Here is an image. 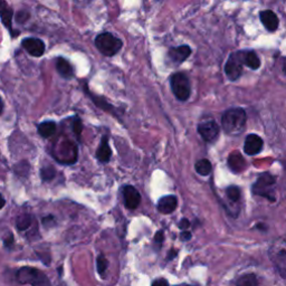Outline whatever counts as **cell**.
<instances>
[{
  "label": "cell",
  "instance_id": "1",
  "mask_svg": "<svg viewBox=\"0 0 286 286\" xmlns=\"http://www.w3.org/2000/svg\"><path fill=\"white\" fill-rule=\"evenodd\" d=\"M246 113L241 107H234L226 111L222 117V125L226 133L240 134L245 129Z\"/></svg>",
  "mask_w": 286,
  "mask_h": 286
},
{
  "label": "cell",
  "instance_id": "2",
  "mask_svg": "<svg viewBox=\"0 0 286 286\" xmlns=\"http://www.w3.org/2000/svg\"><path fill=\"white\" fill-rule=\"evenodd\" d=\"M94 45L104 56L112 57L121 51L123 41L114 34L104 32L99 34L94 39Z\"/></svg>",
  "mask_w": 286,
  "mask_h": 286
},
{
  "label": "cell",
  "instance_id": "3",
  "mask_svg": "<svg viewBox=\"0 0 286 286\" xmlns=\"http://www.w3.org/2000/svg\"><path fill=\"white\" fill-rule=\"evenodd\" d=\"M268 254L281 276L286 278V235L275 241Z\"/></svg>",
  "mask_w": 286,
  "mask_h": 286
},
{
  "label": "cell",
  "instance_id": "4",
  "mask_svg": "<svg viewBox=\"0 0 286 286\" xmlns=\"http://www.w3.org/2000/svg\"><path fill=\"white\" fill-rule=\"evenodd\" d=\"M18 282L32 286H52L51 281L45 274L34 267H22L17 272Z\"/></svg>",
  "mask_w": 286,
  "mask_h": 286
},
{
  "label": "cell",
  "instance_id": "5",
  "mask_svg": "<svg viewBox=\"0 0 286 286\" xmlns=\"http://www.w3.org/2000/svg\"><path fill=\"white\" fill-rule=\"evenodd\" d=\"M275 183V178L271 174H268V172H264L258 177L257 181L253 184V194L264 197L270 201H275V190H274Z\"/></svg>",
  "mask_w": 286,
  "mask_h": 286
},
{
  "label": "cell",
  "instance_id": "6",
  "mask_svg": "<svg viewBox=\"0 0 286 286\" xmlns=\"http://www.w3.org/2000/svg\"><path fill=\"white\" fill-rule=\"evenodd\" d=\"M170 86L172 93L179 101H187L192 94V86L190 81L186 74L183 73H175L170 77Z\"/></svg>",
  "mask_w": 286,
  "mask_h": 286
},
{
  "label": "cell",
  "instance_id": "7",
  "mask_svg": "<svg viewBox=\"0 0 286 286\" xmlns=\"http://www.w3.org/2000/svg\"><path fill=\"white\" fill-rule=\"evenodd\" d=\"M82 85H83V89H84V93L87 95L89 99H91L92 102L95 105H97L99 109L103 110L106 113H109V114H112L113 116L116 117L118 121L122 122V112H121L120 109H118V107H116V106H114L113 104L107 102V100L105 98L99 97V95H97L95 93H92L91 91H89L88 85H87V82L85 80L82 81Z\"/></svg>",
  "mask_w": 286,
  "mask_h": 286
},
{
  "label": "cell",
  "instance_id": "8",
  "mask_svg": "<svg viewBox=\"0 0 286 286\" xmlns=\"http://www.w3.org/2000/svg\"><path fill=\"white\" fill-rule=\"evenodd\" d=\"M244 53L238 52L231 54L227 63L225 65V73L230 81H237L243 72Z\"/></svg>",
  "mask_w": 286,
  "mask_h": 286
},
{
  "label": "cell",
  "instance_id": "9",
  "mask_svg": "<svg viewBox=\"0 0 286 286\" xmlns=\"http://www.w3.org/2000/svg\"><path fill=\"white\" fill-rule=\"evenodd\" d=\"M122 195H123V201L124 206L127 209L134 210L138 208L141 204V195L136 190L135 187L127 184L122 188Z\"/></svg>",
  "mask_w": 286,
  "mask_h": 286
},
{
  "label": "cell",
  "instance_id": "10",
  "mask_svg": "<svg viewBox=\"0 0 286 286\" xmlns=\"http://www.w3.org/2000/svg\"><path fill=\"white\" fill-rule=\"evenodd\" d=\"M21 47L29 54V55L34 57L43 56L46 50L44 41L35 37L23 38L21 41Z\"/></svg>",
  "mask_w": 286,
  "mask_h": 286
},
{
  "label": "cell",
  "instance_id": "11",
  "mask_svg": "<svg viewBox=\"0 0 286 286\" xmlns=\"http://www.w3.org/2000/svg\"><path fill=\"white\" fill-rule=\"evenodd\" d=\"M198 132L205 141L212 142L219 134V125L212 120L202 122L198 125Z\"/></svg>",
  "mask_w": 286,
  "mask_h": 286
},
{
  "label": "cell",
  "instance_id": "12",
  "mask_svg": "<svg viewBox=\"0 0 286 286\" xmlns=\"http://www.w3.org/2000/svg\"><path fill=\"white\" fill-rule=\"evenodd\" d=\"M111 157H112V150L109 145V136L103 135L102 139H101L98 150L95 152V158L98 159L100 163L105 164L110 162Z\"/></svg>",
  "mask_w": 286,
  "mask_h": 286
},
{
  "label": "cell",
  "instance_id": "13",
  "mask_svg": "<svg viewBox=\"0 0 286 286\" xmlns=\"http://www.w3.org/2000/svg\"><path fill=\"white\" fill-rule=\"evenodd\" d=\"M177 206H178L177 197L174 195H168V196L161 197V198L158 200L157 209L161 213L169 214L177 209Z\"/></svg>",
  "mask_w": 286,
  "mask_h": 286
},
{
  "label": "cell",
  "instance_id": "14",
  "mask_svg": "<svg viewBox=\"0 0 286 286\" xmlns=\"http://www.w3.org/2000/svg\"><path fill=\"white\" fill-rule=\"evenodd\" d=\"M263 149V140L256 134H249L245 140V145H244V152L248 156H255L261 151Z\"/></svg>",
  "mask_w": 286,
  "mask_h": 286
},
{
  "label": "cell",
  "instance_id": "15",
  "mask_svg": "<svg viewBox=\"0 0 286 286\" xmlns=\"http://www.w3.org/2000/svg\"><path fill=\"white\" fill-rule=\"evenodd\" d=\"M192 49L188 45H181L179 47H172L169 50L168 55L170 59L176 64H181L190 56Z\"/></svg>",
  "mask_w": 286,
  "mask_h": 286
},
{
  "label": "cell",
  "instance_id": "16",
  "mask_svg": "<svg viewBox=\"0 0 286 286\" xmlns=\"http://www.w3.org/2000/svg\"><path fill=\"white\" fill-rule=\"evenodd\" d=\"M259 17H260L261 23H263L268 32H275L278 28L279 20L274 11H272V10L260 11Z\"/></svg>",
  "mask_w": 286,
  "mask_h": 286
},
{
  "label": "cell",
  "instance_id": "17",
  "mask_svg": "<svg viewBox=\"0 0 286 286\" xmlns=\"http://www.w3.org/2000/svg\"><path fill=\"white\" fill-rule=\"evenodd\" d=\"M57 73L61 75L65 80H70L74 77V68L70 63L64 57H57L55 59Z\"/></svg>",
  "mask_w": 286,
  "mask_h": 286
},
{
  "label": "cell",
  "instance_id": "18",
  "mask_svg": "<svg viewBox=\"0 0 286 286\" xmlns=\"http://www.w3.org/2000/svg\"><path fill=\"white\" fill-rule=\"evenodd\" d=\"M13 18H14V11L8 6L0 11V19H2L3 25L8 29L11 34V37H17V35L19 33H16L13 29Z\"/></svg>",
  "mask_w": 286,
  "mask_h": 286
},
{
  "label": "cell",
  "instance_id": "19",
  "mask_svg": "<svg viewBox=\"0 0 286 286\" xmlns=\"http://www.w3.org/2000/svg\"><path fill=\"white\" fill-rule=\"evenodd\" d=\"M228 165L232 171L236 172V174H240V172L245 170L246 161L242 157L241 153L234 152L231 153L228 158Z\"/></svg>",
  "mask_w": 286,
  "mask_h": 286
},
{
  "label": "cell",
  "instance_id": "20",
  "mask_svg": "<svg viewBox=\"0 0 286 286\" xmlns=\"http://www.w3.org/2000/svg\"><path fill=\"white\" fill-rule=\"evenodd\" d=\"M57 130V125L54 121H45L38 124L37 132L44 139H49L55 134Z\"/></svg>",
  "mask_w": 286,
  "mask_h": 286
},
{
  "label": "cell",
  "instance_id": "21",
  "mask_svg": "<svg viewBox=\"0 0 286 286\" xmlns=\"http://www.w3.org/2000/svg\"><path fill=\"white\" fill-rule=\"evenodd\" d=\"M33 223V216L29 213H21L16 219V227L19 231H25L29 229Z\"/></svg>",
  "mask_w": 286,
  "mask_h": 286
},
{
  "label": "cell",
  "instance_id": "22",
  "mask_svg": "<svg viewBox=\"0 0 286 286\" xmlns=\"http://www.w3.org/2000/svg\"><path fill=\"white\" fill-rule=\"evenodd\" d=\"M244 64L247 65L249 68L257 69L260 66V61L254 52L244 53Z\"/></svg>",
  "mask_w": 286,
  "mask_h": 286
},
{
  "label": "cell",
  "instance_id": "23",
  "mask_svg": "<svg viewBox=\"0 0 286 286\" xmlns=\"http://www.w3.org/2000/svg\"><path fill=\"white\" fill-rule=\"evenodd\" d=\"M195 169L197 171V174H199L200 176H208L211 172L212 165H211L209 160L201 159V160L197 161V162H196Z\"/></svg>",
  "mask_w": 286,
  "mask_h": 286
},
{
  "label": "cell",
  "instance_id": "24",
  "mask_svg": "<svg viewBox=\"0 0 286 286\" xmlns=\"http://www.w3.org/2000/svg\"><path fill=\"white\" fill-rule=\"evenodd\" d=\"M56 176V170L53 165H45L40 169V178L44 182L52 181Z\"/></svg>",
  "mask_w": 286,
  "mask_h": 286
},
{
  "label": "cell",
  "instance_id": "25",
  "mask_svg": "<svg viewBox=\"0 0 286 286\" xmlns=\"http://www.w3.org/2000/svg\"><path fill=\"white\" fill-rule=\"evenodd\" d=\"M237 286H259L258 281L254 274H246L237 282Z\"/></svg>",
  "mask_w": 286,
  "mask_h": 286
},
{
  "label": "cell",
  "instance_id": "26",
  "mask_svg": "<svg viewBox=\"0 0 286 286\" xmlns=\"http://www.w3.org/2000/svg\"><path fill=\"white\" fill-rule=\"evenodd\" d=\"M83 129H84V127H83V123H82L81 118L77 115L74 116L73 117V123H72V130H73V133L79 141H81V135H82V132H83Z\"/></svg>",
  "mask_w": 286,
  "mask_h": 286
},
{
  "label": "cell",
  "instance_id": "27",
  "mask_svg": "<svg viewBox=\"0 0 286 286\" xmlns=\"http://www.w3.org/2000/svg\"><path fill=\"white\" fill-rule=\"evenodd\" d=\"M107 266H109V261H107V259L105 258V256L100 255L97 259V268L101 275H103V274L106 272Z\"/></svg>",
  "mask_w": 286,
  "mask_h": 286
},
{
  "label": "cell",
  "instance_id": "28",
  "mask_svg": "<svg viewBox=\"0 0 286 286\" xmlns=\"http://www.w3.org/2000/svg\"><path fill=\"white\" fill-rule=\"evenodd\" d=\"M226 194H227V197L230 200L235 201V202L240 200V198H241V190L235 186H230L226 189Z\"/></svg>",
  "mask_w": 286,
  "mask_h": 286
},
{
  "label": "cell",
  "instance_id": "29",
  "mask_svg": "<svg viewBox=\"0 0 286 286\" xmlns=\"http://www.w3.org/2000/svg\"><path fill=\"white\" fill-rule=\"evenodd\" d=\"M41 223H43L44 227L49 228V227H52V226L56 225V219H55V217L52 216V214H50V216L44 217L43 220H41Z\"/></svg>",
  "mask_w": 286,
  "mask_h": 286
},
{
  "label": "cell",
  "instance_id": "30",
  "mask_svg": "<svg viewBox=\"0 0 286 286\" xmlns=\"http://www.w3.org/2000/svg\"><path fill=\"white\" fill-rule=\"evenodd\" d=\"M14 242H15V238L13 234H9L8 237H6L4 240V245L6 248H11V246L14 245Z\"/></svg>",
  "mask_w": 286,
  "mask_h": 286
},
{
  "label": "cell",
  "instance_id": "31",
  "mask_svg": "<svg viewBox=\"0 0 286 286\" xmlns=\"http://www.w3.org/2000/svg\"><path fill=\"white\" fill-rule=\"evenodd\" d=\"M189 226H190V222L186 218H182L180 222H179V228L182 229L183 231L187 230L189 228Z\"/></svg>",
  "mask_w": 286,
  "mask_h": 286
},
{
  "label": "cell",
  "instance_id": "32",
  "mask_svg": "<svg viewBox=\"0 0 286 286\" xmlns=\"http://www.w3.org/2000/svg\"><path fill=\"white\" fill-rule=\"evenodd\" d=\"M163 240H164V234H163V231H162V230H159V231H157L156 236H154V242L158 243V244H162Z\"/></svg>",
  "mask_w": 286,
  "mask_h": 286
},
{
  "label": "cell",
  "instance_id": "33",
  "mask_svg": "<svg viewBox=\"0 0 286 286\" xmlns=\"http://www.w3.org/2000/svg\"><path fill=\"white\" fill-rule=\"evenodd\" d=\"M152 286H169V283L164 278H159L153 282Z\"/></svg>",
  "mask_w": 286,
  "mask_h": 286
},
{
  "label": "cell",
  "instance_id": "34",
  "mask_svg": "<svg viewBox=\"0 0 286 286\" xmlns=\"http://www.w3.org/2000/svg\"><path fill=\"white\" fill-rule=\"evenodd\" d=\"M180 237H181V240L183 242H188V241H190V238H192V232L188 231V230H184V231L181 232Z\"/></svg>",
  "mask_w": 286,
  "mask_h": 286
},
{
  "label": "cell",
  "instance_id": "35",
  "mask_svg": "<svg viewBox=\"0 0 286 286\" xmlns=\"http://www.w3.org/2000/svg\"><path fill=\"white\" fill-rule=\"evenodd\" d=\"M178 252L176 249H171L170 252H169V255H168V260H171V259H174L176 256H177Z\"/></svg>",
  "mask_w": 286,
  "mask_h": 286
},
{
  "label": "cell",
  "instance_id": "36",
  "mask_svg": "<svg viewBox=\"0 0 286 286\" xmlns=\"http://www.w3.org/2000/svg\"><path fill=\"white\" fill-rule=\"evenodd\" d=\"M5 205H6V200H5V198L3 197V195L0 194V210L3 209V208L5 207Z\"/></svg>",
  "mask_w": 286,
  "mask_h": 286
},
{
  "label": "cell",
  "instance_id": "37",
  "mask_svg": "<svg viewBox=\"0 0 286 286\" xmlns=\"http://www.w3.org/2000/svg\"><path fill=\"white\" fill-rule=\"evenodd\" d=\"M4 107H5V105H4V101H3L2 97H0V115L3 114V112H4Z\"/></svg>",
  "mask_w": 286,
  "mask_h": 286
},
{
  "label": "cell",
  "instance_id": "38",
  "mask_svg": "<svg viewBox=\"0 0 286 286\" xmlns=\"http://www.w3.org/2000/svg\"><path fill=\"white\" fill-rule=\"evenodd\" d=\"M6 6H8L7 3H6V2H0V11H2L5 8Z\"/></svg>",
  "mask_w": 286,
  "mask_h": 286
},
{
  "label": "cell",
  "instance_id": "39",
  "mask_svg": "<svg viewBox=\"0 0 286 286\" xmlns=\"http://www.w3.org/2000/svg\"><path fill=\"white\" fill-rule=\"evenodd\" d=\"M283 69H284L285 74H286V58L284 59V63H283Z\"/></svg>",
  "mask_w": 286,
  "mask_h": 286
},
{
  "label": "cell",
  "instance_id": "40",
  "mask_svg": "<svg viewBox=\"0 0 286 286\" xmlns=\"http://www.w3.org/2000/svg\"><path fill=\"white\" fill-rule=\"evenodd\" d=\"M58 286H66V285H65V284H64V283H62V284H61V285H58Z\"/></svg>",
  "mask_w": 286,
  "mask_h": 286
},
{
  "label": "cell",
  "instance_id": "41",
  "mask_svg": "<svg viewBox=\"0 0 286 286\" xmlns=\"http://www.w3.org/2000/svg\"><path fill=\"white\" fill-rule=\"evenodd\" d=\"M188 286H190V285H188Z\"/></svg>",
  "mask_w": 286,
  "mask_h": 286
}]
</instances>
